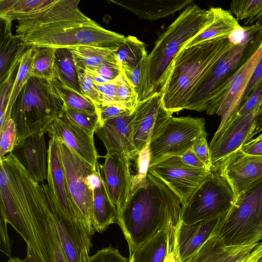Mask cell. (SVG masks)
<instances>
[{
	"label": "cell",
	"mask_w": 262,
	"mask_h": 262,
	"mask_svg": "<svg viewBox=\"0 0 262 262\" xmlns=\"http://www.w3.org/2000/svg\"><path fill=\"white\" fill-rule=\"evenodd\" d=\"M262 56V45L254 54L238 70L228 89L208 105L206 113L221 117L220 125L212 140H215L224 132L236 114L241 105L243 95L255 67Z\"/></svg>",
	"instance_id": "13"
},
{
	"label": "cell",
	"mask_w": 262,
	"mask_h": 262,
	"mask_svg": "<svg viewBox=\"0 0 262 262\" xmlns=\"http://www.w3.org/2000/svg\"><path fill=\"white\" fill-rule=\"evenodd\" d=\"M206 133L204 118L172 116L149 142V166L171 156H182Z\"/></svg>",
	"instance_id": "10"
},
{
	"label": "cell",
	"mask_w": 262,
	"mask_h": 262,
	"mask_svg": "<svg viewBox=\"0 0 262 262\" xmlns=\"http://www.w3.org/2000/svg\"><path fill=\"white\" fill-rule=\"evenodd\" d=\"M34 47L29 46L21 57L13 85L4 122L0 128L11 118V111L17 98L32 76V56Z\"/></svg>",
	"instance_id": "35"
},
{
	"label": "cell",
	"mask_w": 262,
	"mask_h": 262,
	"mask_svg": "<svg viewBox=\"0 0 262 262\" xmlns=\"http://www.w3.org/2000/svg\"><path fill=\"white\" fill-rule=\"evenodd\" d=\"M262 45V28L255 24L244 27L242 41L235 43L221 59L207 80L188 102L185 109L201 112L228 88L241 67Z\"/></svg>",
	"instance_id": "8"
},
{
	"label": "cell",
	"mask_w": 262,
	"mask_h": 262,
	"mask_svg": "<svg viewBox=\"0 0 262 262\" xmlns=\"http://www.w3.org/2000/svg\"><path fill=\"white\" fill-rule=\"evenodd\" d=\"M47 181L50 190L64 213L74 221L83 224L93 234L95 231L87 223L70 192L61 160L59 142L51 138L48 148Z\"/></svg>",
	"instance_id": "17"
},
{
	"label": "cell",
	"mask_w": 262,
	"mask_h": 262,
	"mask_svg": "<svg viewBox=\"0 0 262 262\" xmlns=\"http://www.w3.org/2000/svg\"><path fill=\"white\" fill-rule=\"evenodd\" d=\"M172 115L164 107L161 93L138 103L133 122V141L138 154L159 134Z\"/></svg>",
	"instance_id": "16"
},
{
	"label": "cell",
	"mask_w": 262,
	"mask_h": 262,
	"mask_svg": "<svg viewBox=\"0 0 262 262\" xmlns=\"http://www.w3.org/2000/svg\"><path fill=\"white\" fill-rule=\"evenodd\" d=\"M72 53L78 72L94 71L117 50L93 46L69 48Z\"/></svg>",
	"instance_id": "32"
},
{
	"label": "cell",
	"mask_w": 262,
	"mask_h": 262,
	"mask_svg": "<svg viewBox=\"0 0 262 262\" xmlns=\"http://www.w3.org/2000/svg\"><path fill=\"white\" fill-rule=\"evenodd\" d=\"M235 44L229 38H217L183 48L174 58L161 92L165 108L171 114L185 109Z\"/></svg>",
	"instance_id": "4"
},
{
	"label": "cell",
	"mask_w": 262,
	"mask_h": 262,
	"mask_svg": "<svg viewBox=\"0 0 262 262\" xmlns=\"http://www.w3.org/2000/svg\"><path fill=\"white\" fill-rule=\"evenodd\" d=\"M54 70V79L64 86L81 94L78 70L73 55L69 48L56 49Z\"/></svg>",
	"instance_id": "30"
},
{
	"label": "cell",
	"mask_w": 262,
	"mask_h": 262,
	"mask_svg": "<svg viewBox=\"0 0 262 262\" xmlns=\"http://www.w3.org/2000/svg\"><path fill=\"white\" fill-rule=\"evenodd\" d=\"M40 187L49 215L68 262H86L92 248L93 234L83 224L74 221L64 213L47 184L42 183Z\"/></svg>",
	"instance_id": "11"
},
{
	"label": "cell",
	"mask_w": 262,
	"mask_h": 262,
	"mask_svg": "<svg viewBox=\"0 0 262 262\" xmlns=\"http://www.w3.org/2000/svg\"><path fill=\"white\" fill-rule=\"evenodd\" d=\"M211 169L225 179L236 198L262 179V156L249 155L239 149Z\"/></svg>",
	"instance_id": "18"
},
{
	"label": "cell",
	"mask_w": 262,
	"mask_h": 262,
	"mask_svg": "<svg viewBox=\"0 0 262 262\" xmlns=\"http://www.w3.org/2000/svg\"><path fill=\"white\" fill-rule=\"evenodd\" d=\"M1 215L27 246H36L31 227L45 210L40 184L11 152L0 158Z\"/></svg>",
	"instance_id": "5"
},
{
	"label": "cell",
	"mask_w": 262,
	"mask_h": 262,
	"mask_svg": "<svg viewBox=\"0 0 262 262\" xmlns=\"http://www.w3.org/2000/svg\"><path fill=\"white\" fill-rule=\"evenodd\" d=\"M130 160L125 153L106 154L100 168L108 196L117 211L124 205L131 194L133 175Z\"/></svg>",
	"instance_id": "19"
},
{
	"label": "cell",
	"mask_w": 262,
	"mask_h": 262,
	"mask_svg": "<svg viewBox=\"0 0 262 262\" xmlns=\"http://www.w3.org/2000/svg\"><path fill=\"white\" fill-rule=\"evenodd\" d=\"M259 243L229 246L212 232L187 262H236L250 253Z\"/></svg>",
	"instance_id": "24"
},
{
	"label": "cell",
	"mask_w": 262,
	"mask_h": 262,
	"mask_svg": "<svg viewBox=\"0 0 262 262\" xmlns=\"http://www.w3.org/2000/svg\"><path fill=\"white\" fill-rule=\"evenodd\" d=\"M115 80L116 103L121 104L134 111L138 104V94L135 88L123 72Z\"/></svg>",
	"instance_id": "38"
},
{
	"label": "cell",
	"mask_w": 262,
	"mask_h": 262,
	"mask_svg": "<svg viewBox=\"0 0 262 262\" xmlns=\"http://www.w3.org/2000/svg\"><path fill=\"white\" fill-rule=\"evenodd\" d=\"M183 203L162 180L148 171L147 181L133 191L117 211V224L126 239L129 255L170 222L180 221Z\"/></svg>",
	"instance_id": "2"
},
{
	"label": "cell",
	"mask_w": 262,
	"mask_h": 262,
	"mask_svg": "<svg viewBox=\"0 0 262 262\" xmlns=\"http://www.w3.org/2000/svg\"><path fill=\"white\" fill-rule=\"evenodd\" d=\"M115 53L122 69L135 67L144 61L148 55L145 44L131 35L125 36Z\"/></svg>",
	"instance_id": "33"
},
{
	"label": "cell",
	"mask_w": 262,
	"mask_h": 262,
	"mask_svg": "<svg viewBox=\"0 0 262 262\" xmlns=\"http://www.w3.org/2000/svg\"><path fill=\"white\" fill-rule=\"evenodd\" d=\"M255 262H262V251L258 255Z\"/></svg>",
	"instance_id": "59"
},
{
	"label": "cell",
	"mask_w": 262,
	"mask_h": 262,
	"mask_svg": "<svg viewBox=\"0 0 262 262\" xmlns=\"http://www.w3.org/2000/svg\"><path fill=\"white\" fill-rule=\"evenodd\" d=\"M79 0H55L48 8L19 18L16 32L28 46L55 49L93 46L117 50L125 36L85 15Z\"/></svg>",
	"instance_id": "1"
},
{
	"label": "cell",
	"mask_w": 262,
	"mask_h": 262,
	"mask_svg": "<svg viewBox=\"0 0 262 262\" xmlns=\"http://www.w3.org/2000/svg\"><path fill=\"white\" fill-rule=\"evenodd\" d=\"M78 74L79 84L82 95L91 100L97 107L103 105V97L91 76L84 71H78Z\"/></svg>",
	"instance_id": "40"
},
{
	"label": "cell",
	"mask_w": 262,
	"mask_h": 262,
	"mask_svg": "<svg viewBox=\"0 0 262 262\" xmlns=\"http://www.w3.org/2000/svg\"><path fill=\"white\" fill-rule=\"evenodd\" d=\"M262 251V241L248 254L241 258L236 262H255Z\"/></svg>",
	"instance_id": "57"
},
{
	"label": "cell",
	"mask_w": 262,
	"mask_h": 262,
	"mask_svg": "<svg viewBox=\"0 0 262 262\" xmlns=\"http://www.w3.org/2000/svg\"><path fill=\"white\" fill-rule=\"evenodd\" d=\"M115 52L116 51L107 57L96 70L85 72L96 73L109 81L115 80L123 72Z\"/></svg>",
	"instance_id": "44"
},
{
	"label": "cell",
	"mask_w": 262,
	"mask_h": 262,
	"mask_svg": "<svg viewBox=\"0 0 262 262\" xmlns=\"http://www.w3.org/2000/svg\"><path fill=\"white\" fill-rule=\"evenodd\" d=\"M19 63L16 66L7 79L0 84V127L3 125L5 119Z\"/></svg>",
	"instance_id": "42"
},
{
	"label": "cell",
	"mask_w": 262,
	"mask_h": 262,
	"mask_svg": "<svg viewBox=\"0 0 262 262\" xmlns=\"http://www.w3.org/2000/svg\"><path fill=\"white\" fill-rule=\"evenodd\" d=\"M178 223L170 222L163 227L129 255V262H163L167 254L169 235Z\"/></svg>",
	"instance_id": "29"
},
{
	"label": "cell",
	"mask_w": 262,
	"mask_h": 262,
	"mask_svg": "<svg viewBox=\"0 0 262 262\" xmlns=\"http://www.w3.org/2000/svg\"><path fill=\"white\" fill-rule=\"evenodd\" d=\"M49 222L50 224V238L53 248L55 262H68L61 247L56 229L49 215Z\"/></svg>",
	"instance_id": "50"
},
{
	"label": "cell",
	"mask_w": 262,
	"mask_h": 262,
	"mask_svg": "<svg viewBox=\"0 0 262 262\" xmlns=\"http://www.w3.org/2000/svg\"><path fill=\"white\" fill-rule=\"evenodd\" d=\"M219 219L191 224L181 221L178 223L175 227L174 243L179 262H187L193 255L212 233Z\"/></svg>",
	"instance_id": "22"
},
{
	"label": "cell",
	"mask_w": 262,
	"mask_h": 262,
	"mask_svg": "<svg viewBox=\"0 0 262 262\" xmlns=\"http://www.w3.org/2000/svg\"><path fill=\"white\" fill-rule=\"evenodd\" d=\"M135 111L103 122L95 131L102 141L106 154L125 153L130 160H136L139 154L133 141Z\"/></svg>",
	"instance_id": "21"
},
{
	"label": "cell",
	"mask_w": 262,
	"mask_h": 262,
	"mask_svg": "<svg viewBox=\"0 0 262 262\" xmlns=\"http://www.w3.org/2000/svg\"><path fill=\"white\" fill-rule=\"evenodd\" d=\"M48 133L51 138L65 144L92 166H95L98 163L99 156L95 147L94 134L72 122L63 112L54 120Z\"/></svg>",
	"instance_id": "20"
},
{
	"label": "cell",
	"mask_w": 262,
	"mask_h": 262,
	"mask_svg": "<svg viewBox=\"0 0 262 262\" xmlns=\"http://www.w3.org/2000/svg\"><path fill=\"white\" fill-rule=\"evenodd\" d=\"M191 149L206 169L211 170L212 166L211 152L207 140V133L201 136L193 145Z\"/></svg>",
	"instance_id": "48"
},
{
	"label": "cell",
	"mask_w": 262,
	"mask_h": 262,
	"mask_svg": "<svg viewBox=\"0 0 262 262\" xmlns=\"http://www.w3.org/2000/svg\"><path fill=\"white\" fill-rule=\"evenodd\" d=\"M95 83L103 98L104 103L102 106L116 103V83L115 80L104 84H98L95 82Z\"/></svg>",
	"instance_id": "52"
},
{
	"label": "cell",
	"mask_w": 262,
	"mask_h": 262,
	"mask_svg": "<svg viewBox=\"0 0 262 262\" xmlns=\"http://www.w3.org/2000/svg\"><path fill=\"white\" fill-rule=\"evenodd\" d=\"M86 262H129V259L122 256L118 249L110 245L97 250L89 256Z\"/></svg>",
	"instance_id": "46"
},
{
	"label": "cell",
	"mask_w": 262,
	"mask_h": 262,
	"mask_svg": "<svg viewBox=\"0 0 262 262\" xmlns=\"http://www.w3.org/2000/svg\"><path fill=\"white\" fill-rule=\"evenodd\" d=\"M13 152L32 178L39 183L47 180L48 174V149L44 135L31 136Z\"/></svg>",
	"instance_id": "23"
},
{
	"label": "cell",
	"mask_w": 262,
	"mask_h": 262,
	"mask_svg": "<svg viewBox=\"0 0 262 262\" xmlns=\"http://www.w3.org/2000/svg\"><path fill=\"white\" fill-rule=\"evenodd\" d=\"M236 200L225 179L215 170L211 171L182 206L180 221L186 224L220 218Z\"/></svg>",
	"instance_id": "9"
},
{
	"label": "cell",
	"mask_w": 262,
	"mask_h": 262,
	"mask_svg": "<svg viewBox=\"0 0 262 262\" xmlns=\"http://www.w3.org/2000/svg\"><path fill=\"white\" fill-rule=\"evenodd\" d=\"M58 142L71 195L89 225L93 228V182L100 163L98 162L95 166H92L65 144Z\"/></svg>",
	"instance_id": "12"
},
{
	"label": "cell",
	"mask_w": 262,
	"mask_h": 262,
	"mask_svg": "<svg viewBox=\"0 0 262 262\" xmlns=\"http://www.w3.org/2000/svg\"><path fill=\"white\" fill-rule=\"evenodd\" d=\"M55 0H1V19L12 22L18 18L43 10Z\"/></svg>",
	"instance_id": "31"
},
{
	"label": "cell",
	"mask_w": 262,
	"mask_h": 262,
	"mask_svg": "<svg viewBox=\"0 0 262 262\" xmlns=\"http://www.w3.org/2000/svg\"><path fill=\"white\" fill-rule=\"evenodd\" d=\"M175 227L169 235L167 254L163 262H179L174 243Z\"/></svg>",
	"instance_id": "56"
},
{
	"label": "cell",
	"mask_w": 262,
	"mask_h": 262,
	"mask_svg": "<svg viewBox=\"0 0 262 262\" xmlns=\"http://www.w3.org/2000/svg\"><path fill=\"white\" fill-rule=\"evenodd\" d=\"M213 232L227 245L262 241V179L241 193L219 220Z\"/></svg>",
	"instance_id": "7"
},
{
	"label": "cell",
	"mask_w": 262,
	"mask_h": 262,
	"mask_svg": "<svg viewBox=\"0 0 262 262\" xmlns=\"http://www.w3.org/2000/svg\"><path fill=\"white\" fill-rule=\"evenodd\" d=\"M97 108L99 117L100 125L109 119L132 114L135 111H132L125 106L117 103L101 106L97 107Z\"/></svg>",
	"instance_id": "47"
},
{
	"label": "cell",
	"mask_w": 262,
	"mask_h": 262,
	"mask_svg": "<svg viewBox=\"0 0 262 262\" xmlns=\"http://www.w3.org/2000/svg\"><path fill=\"white\" fill-rule=\"evenodd\" d=\"M210 171L189 166L181 156H177L164 159L148 168L149 172L162 180L180 196L183 205Z\"/></svg>",
	"instance_id": "14"
},
{
	"label": "cell",
	"mask_w": 262,
	"mask_h": 262,
	"mask_svg": "<svg viewBox=\"0 0 262 262\" xmlns=\"http://www.w3.org/2000/svg\"><path fill=\"white\" fill-rule=\"evenodd\" d=\"M240 149L249 155L262 156V139L257 141H249L242 146Z\"/></svg>",
	"instance_id": "55"
},
{
	"label": "cell",
	"mask_w": 262,
	"mask_h": 262,
	"mask_svg": "<svg viewBox=\"0 0 262 262\" xmlns=\"http://www.w3.org/2000/svg\"><path fill=\"white\" fill-rule=\"evenodd\" d=\"M32 76L52 80L54 76L55 48L33 47Z\"/></svg>",
	"instance_id": "34"
},
{
	"label": "cell",
	"mask_w": 262,
	"mask_h": 262,
	"mask_svg": "<svg viewBox=\"0 0 262 262\" xmlns=\"http://www.w3.org/2000/svg\"><path fill=\"white\" fill-rule=\"evenodd\" d=\"M64 103L51 80L31 76L13 105L11 117L17 134L15 147L31 136L44 135L63 112ZM14 148V149H15Z\"/></svg>",
	"instance_id": "6"
},
{
	"label": "cell",
	"mask_w": 262,
	"mask_h": 262,
	"mask_svg": "<svg viewBox=\"0 0 262 262\" xmlns=\"http://www.w3.org/2000/svg\"><path fill=\"white\" fill-rule=\"evenodd\" d=\"M24 259L26 262H40L33 249L29 246H27V255Z\"/></svg>",
	"instance_id": "58"
},
{
	"label": "cell",
	"mask_w": 262,
	"mask_h": 262,
	"mask_svg": "<svg viewBox=\"0 0 262 262\" xmlns=\"http://www.w3.org/2000/svg\"><path fill=\"white\" fill-rule=\"evenodd\" d=\"M254 113L262 115V83L253 94L241 105L236 115L246 116Z\"/></svg>",
	"instance_id": "45"
},
{
	"label": "cell",
	"mask_w": 262,
	"mask_h": 262,
	"mask_svg": "<svg viewBox=\"0 0 262 262\" xmlns=\"http://www.w3.org/2000/svg\"><path fill=\"white\" fill-rule=\"evenodd\" d=\"M181 157L183 162L189 166L195 168L206 169L204 164L198 158L191 148L187 150Z\"/></svg>",
	"instance_id": "54"
},
{
	"label": "cell",
	"mask_w": 262,
	"mask_h": 262,
	"mask_svg": "<svg viewBox=\"0 0 262 262\" xmlns=\"http://www.w3.org/2000/svg\"><path fill=\"white\" fill-rule=\"evenodd\" d=\"M148 145L139 154L136 160L137 173L134 176L133 175V177L131 193L140 185L147 181V174L149 167L150 162Z\"/></svg>",
	"instance_id": "43"
},
{
	"label": "cell",
	"mask_w": 262,
	"mask_h": 262,
	"mask_svg": "<svg viewBox=\"0 0 262 262\" xmlns=\"http://www.w3.org/2000/svg\"><path fill=\"white\" fill-rule=\"evenodd\" d=\"M144 60L135 67L122 69L123 72L135 88L137 93L141 81Z\"/></svg>",
	"instance_id": "53"
},
{
	"label": "cell",
	"mask_w": 262,
	"mask_h": 262,
	"mask_svg": "<svg viewBox=\"0 0 262 262\" xmlns=\"http://www.w3.org/2000/svg\"><path fill=\"white\" fill-rule=\"evenodd\" d=\"M214 19L202 33L189 41L188 48L205 40L217 38H230L236 31L242 28L230 11L220 7H212Z\"/></svg>",
	"instance_id": "28"
},
{
	"label": "cell",
	"mask_w": 262,
	"mask_h": 262,
	"mask_svg": "<svg viewBox=\"0 0 262 262\" xmlns=\"http://www.w3.org/2000/svg\"><path fill=\"white\" fill-rule=\"evenodd\" d=\"M261 117L262 115L258 113L234 116L222 134L215 140H211L209 145L212 167L219 165L252 139L260 126Z\"/></svg>",
	"instance_id": "15"
},
{
	"label": "cell",
	"mask_w": 262,
	"mask_h": 262,
	"mask_svg": "<svg viewBox=\"0 0 262 262\" xmlns=\"http://www.w3.org/2000/svg\"><path fill=\"white\" fill-rule=\"evenodd\" d=\"M230 12L237 20L247 19L244 23L250 26L262 17V0H234L230 4Z\"/></svg>",
	"instance_id": "37"
},
{
	"label": "cell",
	"mask_w": 262,
	"mask_h": 262,
	"mask_svg": "<svg viewBox=\"0 0 262 262\" xmlns=\"http://www.w3.org/2000/svg\"><path fill=\"white\" fill-rule=\"evenodd\" d=\"M213 19V8L205 10L191 4L159 36L144 62L137 92L138 103L161 92L177 55Z\"/></svg>",
	"instance_id": "3"
},
{
	"label": "cell",
	"mask_w": 262,
	"mask_h": 262,
	"mask_svg": "<svg viewBox=\"0 0 262 262\" xmlns=\"http://www.w3.org/2000/svg\"><path fill=\"white\" fill-rule=\"evenodd\" d=\"M93 222L95 231L101 233L117 223V209L111 201L105 186L100 164L93 182Z\"/></svg>",
	"instance_id": "27"
},
{
	"label": "cell",
	"mask_w": 262,
	"mask_h": 262,
	"mask_svg": "<svg viewBox=\"0 0 262 262\" xmlns=\"http://www.w3.org/2000/svg\"><path fill=\"white\" fill-rule=\"evenodd\" d=\"M7 224V221L1 215L0 250L10 258L12 257L11 248L13 242L10 239L8 235Z\"/></svg>",
	"instance_id": "51"
},
{
	"label": "cell",
	"mask_w": 262,
	"mask_h": 262,
	"mask_svg": "<svg viewBox=\"0 0 262 262\" xmlns=\"http://www.w3.org/2000/svg\"><path fill=\"white\" fill-rule=\"evenodd\" d=\"M17 140L15 124L11 118L0 128V158L13 151Z\"/></svg>",
	"instance_id": "41"
},
{
	"label": "cell",
	"mask_w": 262,
	"mask_h": 262,
	"mask_svg": "<svg viewBox=\"0 0 262 262\" xmlns=\"http://www.w3.org/2000/svg\"><path fill=\"white\" fill-rule=\"evenodd\" d=\"M262 83V56L257 63L244 92L241 104L244 102Z\"/></svg>",
	"instance_id": "49"
},
{
	"label": "cell",
	"mask_w": 262,
	"mask_h": 262,
	"mask_svg": "<svg viewBox=\"0 0 262 262\" xmlns=\"http://www.w3.org/2000/svg\"><path fill=\"white\" fill-rule=\"evenodd\" d=\"M140 18L151 21L167 17L191 5L192 0L112 1Z\"/></svg>",
	"instance_id": "25"
},
{
	"label": "cell",
	"mask_w": 262,
	"mask_h": 262,
	"mask_svg": "<svg viewBox=\"0 0 262 262\" xmlns=\"http://www.w3.org/2000/svg\"><path fill=\"white\" fill-rule=\"evenodd\" d=\"M51 81L64 106L77 111L98 113L97 106L81 94L64 86L55 79Z\"/></svg>",
	"instance_id": "36"
},
{
	"label": "cell",
	"mask_w": 262,
	"mask_h": 262,
	"mask_svg": "<svg viewBox=\"0 0 262 262\" xmlns=\"http://www.w3.org/2000/svg\"><path fill=\"white\" fill-rule=\"evenodd\" d=\"M63 113L72 122L91 134H94L100 126L98 113L77 111L64 105Z\"/></svg>",
	"instance_id": "39"
},
{
	"label": "cell",
	"mask_w": 262,
	"mask_h": 262,
	"mask_svg": "<svg viewBox=\"0 0 262 262\" xmlns=\"http://www.w3.org/2000/svg\"><path fill=\"white\" fill-rule=\"evenodd\" d=\"M1 19L4 25L1 35L0 84L7 79L29 47L21 34H12V22Z\"/></svg>",
	"instance_id": "26"
}]
</instances>
